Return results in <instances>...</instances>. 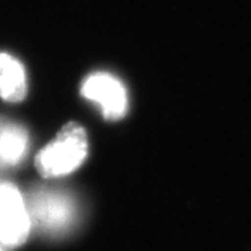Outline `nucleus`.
<instances>
[{
	"mask_svg": "<svg viewBox=\"0 0 251 251\" xmlns=\"http://www.w3.org/2000/svg\"><path fill=\"white\" fill-rule=\"evenodd\" d=\"M87 156L88 135L85 128L77 122H69L36 153L35 168L44 179H59L77 171Z\"/></svg>",
	"mask_w": 251,
	"mask_h": 251,
	"instance_id": "nucleus-1",
	"label": "nucleus"
},
{
	"mask_svg": "<svg viewBox=\"0 0 251 251\" xmlns=\"http://www.w3.org/2000/svg\"><path fill=\"white\" fill-rule=\"evenodd\" d=\"M27 204L32 227L44 234L52 237L63 236L77 224V200L64 188L35 186L28 194Z\"/></svg>",
	"mask_w": 251,
	"mask_h": 251,
	"instance_id": "nucleus-2",
	"label": "nucleus"
},
{
	"mask_svg": "<svg viewBox=\"0 0 251 251\" xmlns=\"http://www.w3.org/2000/svg\"><path fill=\"white\" fill-rule=\"evenodd\" d=\"M32 229L27 198L13 183L0 180V246L18 247Z\"/></svg>",
	"mask_w": 251,
	"mask_h": 251,
	"instance_id": "nucleus-3",
	"label": "nucleus"
},
{
	"mask_svg": "<svg viewBox=\"0 0 251 251\" xmlns=\"http://www.w3.org/2000/svg\"><path fill=\"white\" fill-rule=\"evenodd\" d=\"M82 98L98 105L106 120H119L128 109V94L123 81L108 72H94L81 82Z\"/></svg>",
	"mask_w": 251,
	"mask_h": 251,
	"instance_id": "nucleus-4",
	"label": "nucleus"
},
{
	"mask_svg": "<svg viewBox=\"0 0 251 251\" xmlns=\"http://www.w3.org/2000/svg\"><path fill=\"white\" fill-rule=\"evenodd\" d=\"M29 151L27 128L14 120L0 117V169L21 165Z\"/></svg>",
	"mask_w": 251,
	"mask_h": 251,
	"instance_id": "nucleus-5",
	"label": "nucleus"
},
{
	"mask_svg": "<svg viewBox=\"0 0 251 251\" xmlns=\"http://www.w3.org/2000/svg\"><path fill=\"white\" fill-rule=\"evenodd\" d=\"M28 92L27 73L13 54L0 52V98L10 103L24 100Z\"/></svg>",
	"mask_w": 251,
	"mask_h": 251,
	"instance_id": "nucleus-6",
	"label": "nucleus"
},
{
	"mask_svg": "<svg viewBox=\"0 0 251 251\" xmlns=\"http://www.w3.org/2000/svg\"><path fill=\"white\" fill-rule=\"evenodd\" d=\"M0 251H3V250H1V249H0Z\"/></svg>",
	"mask_w": 251,
	"mask_h": 251,
	"instance_id": "nucleus-7",
	"label": "nucleus"
}]
</instances>
